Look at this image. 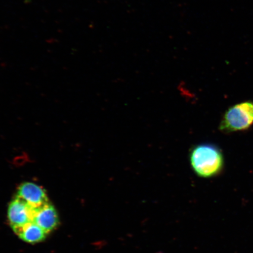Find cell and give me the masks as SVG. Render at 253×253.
<instances>
[{"label": "cell", "mask_w": 253, "mask_h": 253, "mask_svg": "<svg viewBox=\"0 0 253 253\" xmlns=\"http://www.w3.org/2000/svg\"><path fill=\"white\" fill-rule=\"evenodd\" d=\"M8 220L19 239L30 244L42 242L59 223L45 190L36 183H22L9 203Z\"/></svg>", "instance_id": "obj_1"}, {"label": "cell", "mask_w": 253, "mask_h": 253, "mask_svg": "<svg viewBox=\"0 0 253 253\" xmlns=\"http://www.w3.org/2000/svg\"><path fill=\"white\" fill-rule=\"evenodd\" d=\"M189 161L195 173L204 178L219 175L224 167L222 152L217 145L211 143L193 146L189 152Z\"/></svg>", "instance_id": "obj_2"}, {"label": "cell", "mask_w": 253, "mask_h": 253, "mask_svg": "<svg viewBox=\"0 0 253 253\" xmlns=\"http://www.w3.org/2000/svg\"><path fill=\"white\" fill-rule=\"evenodd\" d=\"M253 125V101H245L229 107L219 125L224 133L248 130Z\"/></svg>", "instance_id": "obj_3"}]
</instances>
